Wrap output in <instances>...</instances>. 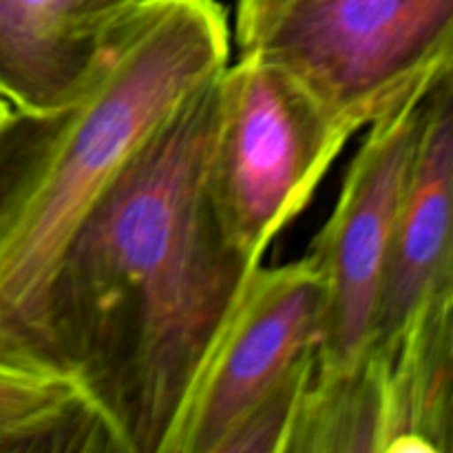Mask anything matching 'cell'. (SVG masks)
<instances>
[{
  "label": "cell",
  "mask_w": 453,
  "mask_h": 453,
  "mask_svg": "<svg viewBox=\"0 0 453 453\" xmlns=\"http://www.w3.org/2000/svg\"><path fill=\"white\" fill-rule=\"evenodd\" d=\"M352 135L257 49L224 66L208 180L224 230L243 255L261 264Z\"/></svg>",
  "instance_id": "4"
},
{
  "label": "cell",
  "mask_w": 453,
  "mask_h": 453,
  "mask_svg": "<svg viewBox=\"0 0 453 453\" xmlns=\"http://www.w3.org/2000/svg\"><path fill=\"white\" fill-rule=\"evenodd\" d=\"M219 73L133 155L71 239L49 288L58 370L87 396L118 453H173L190 398L261 265L234 246L212 202Z\"/></svg>",
  "instance_id": "1"
},
{
  "label": "cell",
  "mask_w": 453,
  "mask_h": 453,
  "mask_svg": "<svg viewBox=\"0 0 453 453\" xmlns=\"http://www.w3.org/2000/svg\"><path fill=\"white\" fill-rule=\"evenodd\" d=\"M140 0H82L84 13L100 31H109L122 13L135 7Z\"/></svg>",
  "instance_id": "10"
},
{
  "label": "cell",
  "mask_w": 453,
  "mask_h": 453,
  "mask_svg": "<svg viewBox=\"0 0 453 453\" xmlns=\"http://www.w3.org/2000/svg\"><path fill=\"white\" fill-rule=\"evenodd\" d=\"M106 34L82 0H0V96L20 111L62 104L91 78Z\"/></svg>",
  "instance_id": "8"
},
{
  "label": "cell",
  "mask_w": 453,
  "mask_h": 453,
  "mask_svg": "<svg viewBox=\"0 0 453 453\" xmlns=\"http://www.w3.org/2000/svg\"><path fill=\"white\" fill-rule=\"evenodd\" d=\"M230 40L219 0H140L75 96L13 109L0 131V365L60 374L47 299L62 255L144 142L228 65Z\"/></svg>",
  "instance_id": "2"
},
{
  "label": "cell",
  "mask_w": 453,
  "mask_h": 453,
  "mask_svg": "<svg viewBox=\"0 0 453 453\" xmlns=\"http://www.w3.org/2000/svg\"><path fill=\"white\" fill-rule=\"evenodd\" d=\"M451 69L429 88L414 171L380 273L361 370V392L372 398L374 380L411 339L453 319Z\"/></svg>",
  "instance_id": "7"
},
{
  "label": "cell",
  "mask_w": 453,
  "mask_h": 453,
  "mask_svg": "<svg viewBox=\"0 0 453 453\" xmlns=\"http://www.w3.org/2000/svg\"><path fill=\"white\" fill-rule=\"evenodd\" d=\"M0 453H118L71 379L0 365Z\"/></svg>",
  "instance_id": "9"
},
{
  "label": "cell",
  "mask_w": 453,
  "mask_h": 453,
  "mask_svg": "<svg viewBox=\"0 0 453 453\" xmlns=\"http://www.w3.org/2000/svg\"><path fill=\"white\" fill-rule=\"evenodd\" d=\"M323 312L321 274L308 255L259 265L190 398L173 453H219L248 411L312 380Z\"/></svg>",
  "instance_id": "6"
},
{
  "label": "cell",
  "mask_w": 453,
  "mask_h": 453,
  "mask_svg": "<svg viewBox=\"0 0 453 453\" xmlns=\"http://www.w3.org/2000/svg\"><path fill=\"white\" fill-rule=\"evenodd\" d=\"M451 66L425 73L367 124L334 211L310 243L326 295L323 339L288 453H374L361 370L376 292L414 171L429 88Z\"/></svg>",
  "instance_id": "3"
},
{
  "label": "cell",
  "mask_w": 453,
  "mask_h": 453,
  "mask_svg": "<svg viewBox=\"0 0 453 453\" xmlns=\"http://www.w3.org/2000/svg\"><path fill=\"white\" fill-rule=\"evenodd\" d=\"M12 113H13V106H12V102H9V100H4V97L0 96V131H3V128H4V124L9 122V118H12Z\"/></svg>",
  "instance_id": "12"
},
{
  "label": "cell",
  "mask_w": 453,
  "mask_h": 453,
  "mask_svg": "<svg viewBox=\"0 0 453 453\" xmlns=\"http://www.w3.org/2000/svg\"><path fill=\"white\" fill-rule=\"evenodd\" d=\"M277 0H237V12H234V25L239 22L250 20L252 16H257L259 12H264L265 7H270Z\"/></svg>",
  "instance_id": "11"
},
{
  "label": "cell",
  "mask_w": 453,
  "mask_h": 453,
  "mask_svg": "<svg viewBox=\"0 0 453 453\" xmlns=\"http://www.w3.org/2000/svg\"><path fill=\"white\" fill-rule=\"evenodd\" d=\"M233 29L354 133L453 62V0H277Z\"/></svg>",
  "instance_id": "5"
}]
</instances>
